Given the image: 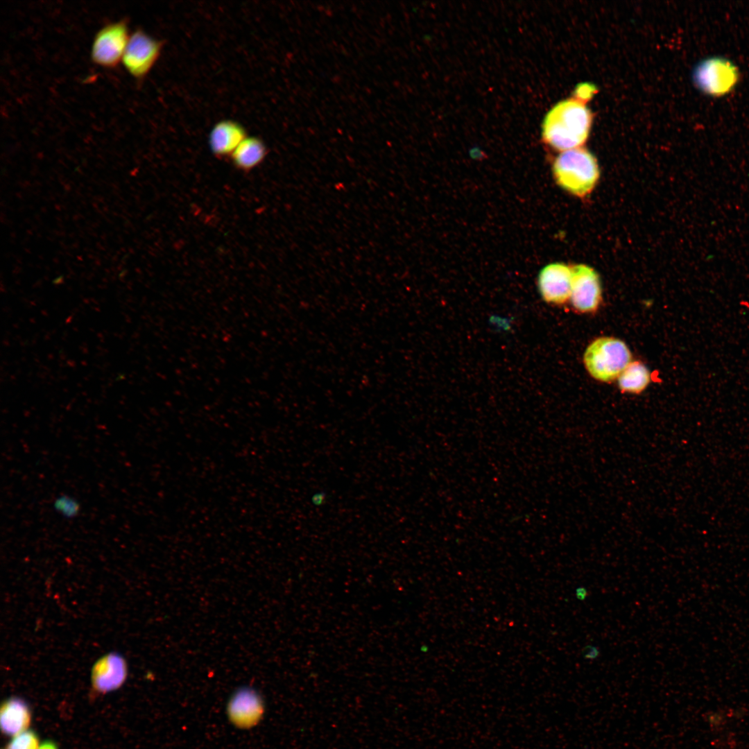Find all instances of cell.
Returning a JSON list of instances; mask_svg holds the SVG:
<instances>
[{
  "label": "cell",
  "instance_id": "cell-1",
  "mask_svg": "<svg viewBox=\"0 0 749 749\" xmlns=\"http://www.w3.org/2000/svg\"><path fill=\"white\" fill-rule=\"evenodd\" d=\"M592 114L585 103L570 98L556 104L546 114L542 124V139L561 152L582 147L587 141Z\"/></svg>",
  "mask_w": 749,
  "mask_h": 749
},
{
  "label": "cell",
  "instance_id": "cell-2",
  "mask_svg": "<svg viewBox=\"0 0 749 749\" xmlns=\"http://www.w3.org/2000/svg\"><path fill=\"white\" fill-rule=\"evenodd\" d=\"M552 169L556 183L578 198L590 194L600 177L596 157L583 147L561 152L554 160Z\"/></svg>",
  "mask_w": 749,
  "mask_h": 749
},
{
  "label": "cell",
  "instance_id": "cell-3",
  "mask_svg": "<svg viewBox=\"0 0 749 749\" xmlns=\"http://www.w3.org/2000/svg\"><path fill=\"white\" fill-rule=\"evenodd\" d=\"M631 352L623 341L603 336L587 346L583 354V363L594 379L610 382L619 377L631 362Z\"/></svg>",
  "mask_w": 749,
  "mask_h": 749
},
{
  "label": "cell",
  "instance_id": "cell-4",
  "mask_svg": "<svg viewBox=\"0 0 749 749\" xmlns=\"http://www.w3.org/2000/svg\"><path fill=\"white\" fill-rule=\"evenodd\" d=\"M131 33L126 19L109 22L94 35L90 49V59L96 66L112 69L122 58Z\"/></svg>",
  "mask_w": 749,
  "mask_h": 749
},
{
  "label": "cell",
  "instance_id": "cell-5",
  "mask_svg": "<svg viewBox=\"0 0 749 749\" xmlns=\"http://www.w3.org/2000/svg\"><path fill=\"white\" fill-rule=\"evenodd\" d=\"M163 47V41L137 29L130 35L121 63L130 76L142 80L158 61Z\"/></svg>",
  "mask_w": 749,
  "mask_h": 749
},
{
  "label": "cell",
  "instance_id": "cell-6",
  "mask_svg": "<svg viewBox=\"0 0 749 749\" xmlns=\"http://www.w3.org/2000/svg\"><path fill=\"white\" fill-rule=\"evenodd\" d=\"M694 83L704 94L720 96L729 93L739 79L737 67L730 60L711 57L700 61L694 68Z\"/></svg>",
  "mask_w": 749,
  "mask_h": 749
},
{
  "label": "cell",
  "instance_id": "cell-7",
  "mask_svg": "<svg viewBox=\"0 0 749 749\" xmlns=\"http://www.w3.org/2000/svg\"><path fill=\"white\" fill-rule=\"evenodd\" d=\"M572 267L570 301L581 313L596 311L602 300V289L599 274L592 267L576 264Z\"/></svg>",
  "mask_w": 749,
  "mask_h": 749
},
{
  "label": "cell",
  "instance_id": "cell-8",
  "mask_svg": "<svg viewBox=\"0 0 749 749\" xmlns=\"http://www.w3.org/2000/svg\"><path fill=\"white\" fill-rule=\"evenodd\" d=\"M572 267L562 262L544 266L538 275L537 284L542 299L547 303L562 305L570 300Z\"/></svg>",
  "mask_w": 749,
  "mask_h": 749
},
{
  "label": "cell",
  "instance_id": "cell-9",
  "mask_svg": "<svg viewBox=\"0 0 749 749\" xmlns=\"http://www.w3.org/2000/svg\"><path fill=\"white\" fill-rule=\"evenodd\" d=\"M127 677L125 660L117 653L103 656L94 665L91 680L93 689L105 694L119 689Z\"/></svg>",
  "mask_w": 749,
  "mask_h": 749
},
{
  "label": "cell",
  "instance_id": "cell-10",
  "mask_svg": "<svg viewBox=\"0 0 749 749\" xmlns=\"http://www.w3.org/2000/svg\"><path fill=\"white\" fill-rule=\"evenodd\" d=\"M247 136L246 128L240 123L231 119L221 120L210 131L209 146L216 157H230Z\"/></svg>",
  "mask_w": 749,
  "mask_h": 749
},
{
  "label": "cell",
  "instance_id": "cell-11",
  "mask_svg": "<svg viewBox=\"0 0 749 749\" xmlns=\"http://www.w3.org/2000/svg\"><path fill=\"white\" fill-rule=\"evenodd\" d=\"M228 713L232 721L239 726L254 725L263 713V704L258 694L250 688H241L232 696Z\"/></svg>",
  "mask_w": 749,
  "mask_h": 749
},
{
  "label": "cell",
  "instance_id": "cell-12",
  "mask_svg": "<svg viewBox=\"0 0 749 749\" xmlns=\"http://www.w3.org/2000/svg\"><path fill=\"white\" fill-rule=\"evenodd\" d=\"M31 721L29 705L23 699L12 697L6 700L0 709L1 729L8 736H15L27 730Z\"/></svg>",
  "mask_w": 749,
  "mask_h": 749
},
{
  "label": "cell",
  "instance_id": "cell-13",
  "mask_svg": "<svg viewBox=\"0 0 749 749\" xmlns=\"http://www.w3.org/2000/svg\"><path fill=\"white\" fill-rule=\"evenodd\" d=\"M268 153L264 141L255 136H247L230 156L239 170L249 171L259 166Z\"/></svg>",
  "mask_w": 749,
  "mask_h": 749
},
{
  "label": "cell",
  "instance_id": "cell-14",
  "mask_svg": "<svg viewBox=\"0 0 749 749\" xmlns=\"http://www.w3.org/2000/svg\"><path fill=\"white\" fill-rule=\"evenodd\" d=\"M617 379L622 391L639 394L649 384L651 374L644 363L635 361H631Z\"/></svg>",
  "mask_w": 749,
  "mask_h": 749
},
{
  "label": "cell",
  "instance_id": "cell-15",
  "mask_svg": "<svg viewBox=\"0 0 749 749\" xmlns=\"http://www.w3.org/2000/svg\"><path fill=\"white\" fill-rule=\"evenodd\" d=\"M53 507L58 514L66 519L76 517L80 511V503L76 498L66 494L57 497Z\"/></svg>",
  "mask_w": 749,
  "mask_h": 749
},
{
  "label": "cell",
  "instance_id": "cell-16",
  "mask_svg": "<svg viewBox=\"0 0 749 749\" xmlns=\"http://www.w3.org/2000/svg\"><path fill=\"white\" fill-rule=\"evenodd\" d=\"M39 738L33 730H26L14 737L7 749H38Z\"/></svg>",
  "mask_w": 749,
  "mask_h": 749
},
{
  "label": "cell",
  "instance_id": "cell-17",
  "mask_svg": "<svg viewBox=\"0 0 749 749\" xmlns=\"http://www.w3.org/2000/svg\"><path fill=\"white\" fill-rule=\"evenodd\" d=\"M594 90L595 87L593 85L587 83L579 85L576 89V98L585 103L594 95Z\"/></svg>",
  "mask_w": 749,
  "mask_h": 749
},
{
  "label": "cell",
  "instance_id": "cell-18",
  "mask_svg": "<svg viewBox=\"0 0 749 749\" xmlns=\"http://www.w3.org/2000/svg\"><path fill=\"white\" fill-rule=\"evenodd\" d=\"M584 649V656L587 659H595L599 654L598 648L594 646H587V648H585Z\"/></svg>",
  "mask_w": 749,
  "mask_h": 749
},
{
  "label": "cell",
  "instance_id": "cell-19",
  "mask_svg": "<svg viewBox=\"0 0 749 749\" xmlns=\"http://www.w3.org/2000/svg\"><path fill=\"white\" fill-rule=\"evenodd\" d=\"M38 749H58V748L53 741L46 740L39 746Z\"/></svg>",
  "mask_w": 749,
  "mask_h": 749
},
{
  "label": "cell",
  "instance_id": "cell-20",
  "mask_svg": "<svg viewBox=\"0 0 749 749\" xmlns=\"http://www.w3.org/2000/svg\"><path fill=\"white\" fill-rule=\"evenodd\" d=\"M575 595L577 599L583 601L587 596V591L585 587H578L576 589Z\"/></svg>",
  "mask_w": 749,
  "mask_h": 749
},
{
  "label": "cell",
  "instance_id": "cell-21",
  "mask_svg": "<svg viewBox=\"0 0 749 749\" xmlns=\"http://www.w3.org/2000/svg\"><path fill=\"white\" fill-rule=\"evenodd\" d=\"M325 500V494H324L322 492L316 493L311 498L312 502L316 506L322 504L324 502Z\"/></svg>",
  "mask_w": 749,
  "mask_h": 749
}]
</instances>
